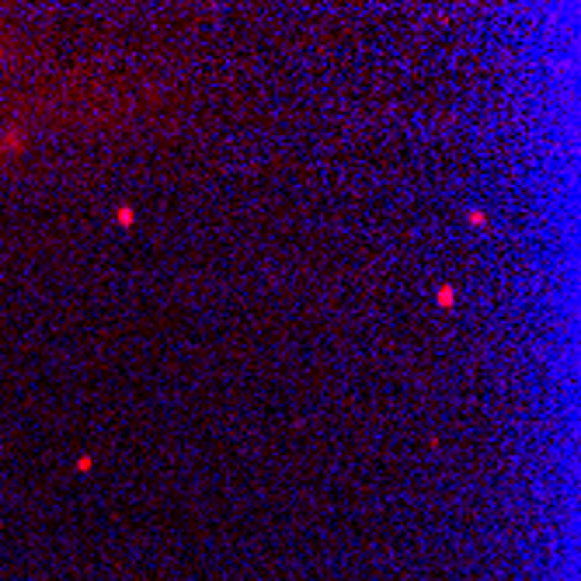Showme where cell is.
Returning a JSON list of instances; mask_svg holds the SVG:
<instances>
[{"mask_svg":"<svg viewBox=\"0 0 581 581\" xmlns=\"http://www.w3.org/2000/svg\"><path fill=\"white\" fill-rule=\"evenodd\" d=\"M453 300H456V293H453L449 285H442V289H439V303H442V307H453Z\"/></svg>","mask_w":581,"mask_h":581,"instance_id":"obj_1","label":"cell"}]
</instances>
